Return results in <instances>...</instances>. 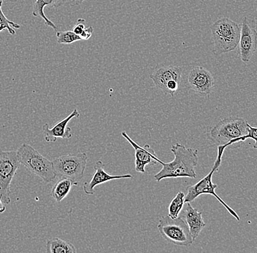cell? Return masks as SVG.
<instances>
[{"instance_id": "obj_27", "label": "cell", "mask_w": 257, "mask_h": 253, "mask_svg": "<svg viewBox=\"0 0 257 253\" xmlns=\"http://www.w3.org/2000/svg\"><path fill=\"white\" fill-rule=\"evenodd\" d=\"M256 12H257V6H256Z\"/></svg>"}, {"instance_id": "obj_1", "label": "cell", "mask_w": 257, "mask_h": 253, "mask_svg": "<svg viewBox=\"0 0 257 253\" xmlns=\"http://www.w3.org/2000/svg\"><path fill=\"white\" fill-rule=\"evenodd\" d=\"M172 153L174 159L170 163L161 161L162 169L154 176V180L160 182L163 179L197 177L196 166L198 163V150L188 148L181 143L172 145Z\"/></svg>"}, {"instance_id": "obj_11", "label": "cell", "mask_w": 257, "mask_h": 253, "mask_svg": "<svg viewBox=\"0 0 257 253\" xmlns=\"http://www.w3.org/2000/svg\"><path fill=\"white\" fill-rule=\"evenodd\" d=\"M121 135L130 142V145L134 148L135 157H136V172L146 173V166L149 164H157L160 163L161 160L157 158L155 151L149 145H146L144 147L140 146L135 141L130 138L125 131H122Z\"/></svg>"}, {"instance_id": "obj_19", "label": "cell", "mask_w": 257, "mask_h": 253, "mask_svg": "<svg viewBox=\"0 0 257 253\" xmlns=\"http://www.w3.org/2000/svg\"><path fill=\"white\" fill-rule=\"evenodd\" d=\"M185 194L183 192H178L173 198L168 207V216L171 218H177L182 210L185 204Z\"/></svg>"}, {"instance_id": "obj_22", "label": "cell", "mask_w": 257, "mask_h": 253, "mask_svg": "<svg viewBox=\"0 0 257 253\" xmlns=\"http://www.w3.org/2000/svg\"><path fill=\"white\" fill-rule=\"evenodd\" d=\"M85 20L83 19H78L77 21L76 25H75V27L72 29V31L74 33L76 34L78 36H80L82 35V33H83L85 30Z\"/></svg>"}, {"instance_id": "obj_15", "label": "cell", "mask_w": 257, "mask_h": 253, "mask_svg": "<svg viewBox=\"0 0 257 253\" xmlns=\"http://www.w3.org/2000/svg\"><path fill=\"white\" fill-rule=\"evenodd\" d=\"M186 204L187 206L184 212L185 220H186L185 222L189 227L191 236L194 241V240L200 235L202 229L205 228L206 223L202 218V212H199L197 209H194L190 202Z\"/></svg>"}, {"instance_id": "obj_3", "label": "cell", "mask_w": 257, "mask_h": 253, "mask_svg": "<svg viewBox=\"0 0 257 253\" xmlns=\"http://www.w3.org/2000/svg\"><path fill=\"white\" fill-rule=\"evenodd\" d=\"M226 147H228L227 145H219V146H218V154H217L216 160L215 161L214 164H213V168H212L210 172L206 176H205L203 178L201 179L197 183L190 185V186H188L186 188L187 194L185 196V203L192 202V201H194L196 198H198L201 195H211V196H214L224 206L225 209L227 210V212L236 220L240 221V218L237 213L232 207H230L229 205L226 204L225 201H223L222 198H220L217 195L216 189L218 188V185L216 184L213 183V181H212L213 174L216 172H218V169H219L221 161H222L223 155H224V150H226Z\"/></svg>"}, {"instance_id": "obj_6", "label": "cell", "mask_w": 257, "mask_h": 253, "mask_svg": "<svg viewBox=\"0 0 257 253\" xmlns=\"http://www.w3.org/2000/svg\"><path fill=\"white\" fill-rule=\"evenodd\" d=\"M86 153L61 155L52 161L56 177L67 178L76 184L83 179L87 164Z\"/></svg>"}, {"instance_id": "obj_21", "label": "cell", "mask_w": 257, "mask_h": 253, "mask_svg": "<svg viewBox=\"0 0 257 253\" xmlns=\"http://www.w3.org/2000/svg\"><path fill=\"white\" fill-rule=\"evenodd\" d=\"M56 38L59 44H72L75 42L82 41L81 38L72 31L57 32Z\"/></svg>"}, {"instance_id": "obj_7", "label": "cell", "mask_w": 257, "mask_h": 253, "mask_svg": "<svg viewBox=\"0 0 257 253\" xmlns=\"http://www.w3.org/2000/svg\"><path fill=\"white\" fill-rule=\"evenodd\" d=\"M161 236L168 242L178 246H189L194 242L187 224L182 218H171L169 216L161 217L157 225Z\"/></svg>"}, {"instance_id": "obj_9", "label": "cell", "mask_w": 257, "mask_h": 253, "mask_svg": "<svg viewBox=\"0 0 257 253\" xmlns=\"http://www.w3.org/2000/svg\"><path fill=\"white\" fill-rule=\"evenodd\" d=\"M240 27L239 55L242 62L248 63L257 50L256 21L251 18L245 17L242 19Z\"/></svg>"}, {"instance_id": "obj_26", "label": "cell", "mask_w": 257, "mask_h": 253, "mask_svg": "<svg viewBox=\"0 0 257 253\" xmlns=\"http://www.w3.org/2000/svg\"><path fill=\"white\" fill-rule=\"evenodd\" d=\"M68 1H71L72 3H73L75 5H79L80 3L86 1V0H68Z\"/></svg>"}, {"instance_id": "obj_23", "label": "cell", "mask_w": 257, "mask_h": 253, "mask_svg": "<svg viewBox=\"0 0 257 253\" xmlns=\"http://www.w3.org/2000/svg\"><path fill=\"white\" fill-rule=\"evenodd\" d=\"M248 139L254 140L255 143L253 145V148L257 149V127H252L251 126L248 125V134L245 137V140Z\"/></svg>"}, {"instance_id": "obj_10", "label": "cell", "mask_w": 257, "mask_h": 253, "mask_svg": "<svg viewBox=\"0 0 257 253\" xmlns=\"http://www.w3.org/2000/svg\"><path fill=\"white\" fill-rule=\"evenodd\" d=\"M188 86L196 94L209 97L214 88L215 81L210 71L202 67H196L188 76Z\"/></svg>"}, {"instance_id": "obj_18", "label": "cell", "mask_w": 257, "mask_h": 253, "mask_svg": "<svg viewBox=\"0 0 257 253\" xmlns=\"http://www.w3.org/2000/svg\"><path fill=\"white\" fill-rule=\"evenodd\" d=\"M46 252L48 253H75L76 248L73 244L59 238L48 239L46 243Z\"/></svg>"}, {"instance_id": "obj_25", "label": "cell", "mask_w": 257, "mask_h": 253, "mask_svg": "<svg viewBox=\"0 0 257 253\" xmlns=\"http://www.w3.org/2000/svg\"><path fill=\"white\" fill-rule=\"evenodd\" d=\"M6 204H4L2 198H0V213H3L6 211Z\"/></svg>"}, {"instance_id": "obj_12", "label": "cell", "mask_w": 257, "mask_h": 253, "mask_svg": "<svg viewBox=\"0 0 257 253\" xmlns=\"http://www.w3.org/2000/svg\"><path fill=\"white\" fill-rule=\"evenodd\" d=\"M94 172L89 182H86L83 185V191L86 194L93 195L95 193L97 185H102L104 182L119 179L133 178V176L130 174H117L111 175L104 170V164L102 161H97L94 164Z\"/></svg>"}, {"instance_id": "obj_2", "label": "cell", "mask_w": 257, "mask_h": 253, "mask_svg": "<svg viewBox=\"0 0 257 253\" xmlns=\"http://www.w3.org/2000/svg\"><path fill=\"white\" fill-rule=\"evenodd\" d=\"M249 123L240 117H229L217 123L210 131L209 138L216 145H227L244 142L248 134Z\"/></svg>"}, {"instance_id": "obj_17", "label": "cell", "mask_w": 257, "mask_h": 253, "mask_svg": "<svg viewBox=\"0 0 257 253\" xmlns=\"http://www.w3.org/2000/svg\"><path fill=\"white\" fill-rule=\"evenodd\" d=\"M77 185L78 184L69 179L61 178L53 187L51 193V197L55 200L56 202H61L69 194L72 186Z\"/></svg>"}, {"instance_id": "obj_20", "label": "cell", "mask_w": 257, "mask_h": 253, "mask_svg": "<svg viewBox=\"0 0 257 253\" xmlns=\"http://www.w3.org/2000/svg\"><path fill=\"white\" fill-rule=\"evenodd\" d=\"M2 7H3V0H0V33L3 30H8V33L11 35H15L16 31L14 28L20 29L21 25L8 19L7 17L5 16Z\"/></svg>"}, {"instance_id": "obj_24", "label": "cell", "mask_w": 257, "mask_h": 253, "mask_svg": "<svg viewBox=\"0 0 257 253\" xmlns=\"http://www.w3.org/2000/svg\"><path fill=\"white\" fill-rule=\"evenodd\" d=\"M93 32H94V28H93L92 26H90L88 28L85 29L84 31H83V33H82V35L80 36V38H81V40L87 41V40L91 38Z\"/></svg>"}, {"instance_id": "obj_5", "label": "cell", "mask_w": 257, "mask_h": 253, "mask_svg": "<svg viewBox=\"0 0 257 253\" xmlns=\"http://www.w3.org/2000/svg\"><path fill=\"white\" fill-rule=\"evenodd\" d=\"M16 153L21 164L40 177L45 183H50L55 180L56 175L52 161L40 154L31 145L27 143L22 144Z\"/></svg>"}, {"instance_id": "obj_4", "label": "cell", "mask_w": 257, "mask_h": 253, "mask_svg": "<svg viewBox=\"0 0 257 253\" xmlns=\"http://www.w3.org/2000/svg\"><path fill=\"white\" fill-rule=\"evenodd\" d=\"M216 55L234 51L240 41L241 27L228 18H221L210 27Z\"/></svg>"}, {"instance_id": "obj_8", "label": "cell", "mask_w": 257, "mask_h": 253, "mask_svg": "<svg viewBox=\"0 0 257 253\" xmlns=\"http://www.w3.org/2000/svg\"><path fill=\"white\" fill-rule=\"evenodd\" d=\"M20 165L16 151L0 150V198L4 204L11 203V184Z\"/></svg>"}, {"instance_id": "obj_14", "label": "cell", "mask_w": 257, "mask_h": 253, "mask_svg": "<svg viewBox=\"0 0 257 253\" xmlns=\"http://www.w3.org/2000/svg\"><path fill=\"white\" fill-rule=\"evenodd\" d=\"M182 69L176 66H165L157 69L150 75L151 79L154 82L157 89L165 94L167 84L170 81H176L181 83Z\"/></svg>"}, {"instance_id": "obj_13", "label": "cell", "mask_w": 257, "mask_h": 253, "mask_svg": "<svg viewBox=\"0 0 257 253\" xmlns=\"http://www.w3.org/2000/svg\"><path fill=\"white\" fill-rule=\"evenodd\" d=\"M80 116L79 112L75 109L67 118H64L54 125L52 129H50L48 123L43 125V131L44 132V138L46 142H55L57 138L70 139L72 137V131L67 124L74 118Z\"/></svg>"}, {"instance_id": "obj_16", "label": "cell", "mask_w": 257, "mask_h": 253, "mask_svg": "<svg viewBox=\"0 0 257 253\" xmlns=\"http://www.w3.org/2000/svg\"><path fill=\"white\" fill-rule=\"evenodd\" d=\"M67 1L68 0H36L34 5L32 15L35 17L41 18L44 21L46 26L57 31L56 26L51 21H50L45 14L44 9H46V7L50 8V9L60 7V6H63Z\"/></svg>"}]
</instances>
